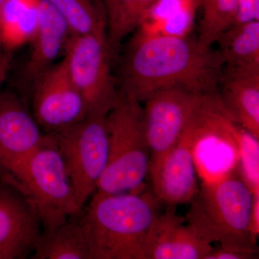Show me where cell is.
Here are the masks:
<instances>
[{
	"label": "cell",
	"mask_w": 259,
	"mask_h": 259,
	"mask_svg": "<svg viewBox=\"0 0 259 259\" xmlns=\"http://www.w3.org/2000/svg\"><path fill=\"white\" fill-rule=\"evenodd\" d=\"M190 203L188 225L206 241L256 248L248 231L253 194L238 168L204 184Z\"/></svg>",
	"instance_id": "cell-3"
},
{
	"label": "cell",
	"mask_w": 259,
	"mask_h": 259,
	"mask_svg": "<svg viewBox=\"0 0 259 259\" xmlns=\"http://www.w3.org/2000/svg\"><path fill=\"white\" fill-rule=\"evenodd\" d=\"M159 204L143 191L95 192L79 214L91 259H145V240Z\"/></svg>",
	"instance_id": "cell-2"
},
{
	"label": "cell",
	"mask_w": 259,
	"mask_h": 259,
	"mask_svg": "<svg viewBox=\"0 0 259 259\" xmlns=\"http://www.w3.org/2000/svg\"><path fill=\"white\" fill-rule=\"evenodd\" d=\"M236 138L239 156L238 172L252 194H254L259 192V139L238 124Z\"/></svg>",
	"instance_id": "cell-21"
},
{
	"label": "cell",
	"mask_w": 259,
	"mask_h": 259,
	"mask_svg": "<svg viewBox=\"0 0 259 259\" xmlns=\"http://www.w3.org/2000/svg\"><path fill=\"white\" fill-rule=\"evenodd\" d=\"M248 231L250 241L253 244L256 245L257 238L259 235V192L253 194V204L250 212Z\"/></svg>",
	"instance_id": "cell-25"
},
{
	"label": "cell",
	"mask_w": 259,
	"mask_h": 259,
	"mask_svg": "<svg viewBox=\"0 0 259 259\" xmlns=\"http://www.w3.org/2000/svg\"><path fill=\"white\" fill-rule=\"evenodd\" d=\"M46 136L18 96L0 92V180L40 146Z\"/></svg>",
	"instance_id": "cell-12"
},
{
	"label": "cell",
	"mask_w": 259,
	"mask_h": 259,
	"mask_svg": "<svg viewBox=\"0 0 259 259\" xmlns=\"http://www.w3.org/2000/svg\"><path fill=\"white\" fill-rule=\"evenodd\" d=\"M217 106V96L212 94L189 122L177 144L148 171L153 194L160 203L166 206L190 203L198 193L194 151L208 132Z\"/></svg>",
	"instance_id": "cell-8"
},
{
	"label": "cell",
	"mask_w": 259,
	"mask_h": 259,
	"mask_svg": "<svg viewBox=\"0 0 259 259\" xmlns=\"http://www.w3.org/2000/svg\"><path fill=\"white\" fill-rule=\"evenodd\" d=\"M250 21H259V0H238L233 25Z\"/></svg>",
	"instance_id": "cell-24"
},
{
	"label": "cell",
	"mask_w": 259,
	"mask_h": 259,
	"mask_svg": "<svg viewBox=\"0 0 259 259\" xmlns=\"http://www.w3.org/2000/svg\"><path fill=\"white\" fill-rule=\"evenodd\" d=\"M2 182L18 189L31 202L42 230L54 229L79 214L72 185L51 134L23 158Z\"/></svg>",
	"instance_id": "cell-4"
},
{
	"label": "cell",
	"mask_w": 259,
	"mask_h": 259,
	"mask_svg": "<svg viewBox=\"0 0 259 259\" xmlns=\"http://www.w3.org/2000/svg\"><path fill=\"white\" fill-rule=\"evenodd\" d=\"M218 93L229 118L259 139V66L225 67Z\"/></svg>",
	"instance_id": "cell-14"
},
{
	"label": "cell",
	"mask_w": 259,
	"mask_h": 259,
	"mask_svg": "<svg viewBox=\"0 0 259 259\" xmlns=\"http://www.w3.org/2000/svg\"><path fill=\"white\" fill-rule=\"evenodd\" d=\"M106 18L107 42L112 57L121 42L139 28L155 0H102Z\"/></svg>",
	"instance_id": "cell-18"
},
{
	"label": "cell",
	"mask_w": 259,
	"mask_h": 259,
	"mask_svg": "<svg viewBox=\"0 0 259 259\" xmlns=\"http://www.w3.org/2000/svg\"><path fill=\"white\" fill-rule=\"evenodd\" d=\"M216 42L225 67L259 66V21L234 24Z\"/></svg>",
	"instance_id": "cell-17"
},
{
	"label": "cell",
	"mask_w": 259,
	"mask_h": 259,
	"mask_svg": "<svg viewBox=\"0 0 259 259\" xmlns=\"http://www.w3.org/2000/svg\"><path fill=\"white\" fill-rule=\"evenodd\" d=\"M0 46H1V45H0Z\"/></svg>",
	"instance_id": "cell-28"
},
{
	"label": "cell",
	"mask_w": 259,
	"mask_h": 259,
	"mask_svg": "<svg viewBox=\"0 0 259 259\" xmlns=\"http://www.w3.org/2000/svg\"><path fill=\"white\" fill-rule=\"evenodd\" d=\"M69 35V27L60 13L49 0H41L36 31L30 42L31 51L23 71L27 84L33 85L54 64Z\"/></svg>",
	"instance_id": "cell-15"
},
{
	"label": "cell",
	"mask_w": 259,
	"mask_h": 259,
	"mask_svg": "<svg viewBox=\"0 0 259 259\" xmlns=\"http://www.w3.org/2000/svg\"><path fill=\"white\" fill-rule=\"evenodd\" d=\"M42 231L31 202L18 189L0 181V259L31 257Z\"/></svg>",
	"instance_id": "cell-11"
},
{
	"label": "cell",
	"mask_w": 259,
	"mask_h": 259,
	"mask_svg": "<svg viewBox=\"0 0 259 259\" xmlns=\"http://www.w3.org/2000/svg\"><path fill=\"white\" fill-rule=\"evenodd\" d=\"M13 56L10 51L0 48V86L4 82L11 67Z\"/></svg>",
	"instance_id": "cell-26"
},
{
	"label": "cell",
	"mask_w": 259,
	"mask_h": 259,
	"mask_svg": "<svg viewBox=\"0 0 259 259\" xmlns=\"http://www.w3.org/2000/svg\"><path fill=\"white\" fill-rule=\"evenodd\" d=\"M49 1L64 19L70 35H86L106 28L105 8L95 0Z\"/></svg>",
	"instance_id": "cell-19"
},
{
	"label": "cell",
	"mask_w": 259,
	"mask_h": 259,
	"mask_svg": "<svg viewBox=\"0 0 259 259\" xmlns=\"http://www.w3.org/2000/svg\"><path fill=\"white\" fill-rule=\"evenodd\" d=\"M176 207L166 206V212L153 221L145 240V259H204L212 249L211 243L184 224Z\"/></svg>",
	"instance_id": "cell-13"
},
{
	"label": "cell",
	"mask_w": 259,
	"mask_h": 259,
	"mask_svg": "<svg viewBox=\"0 0 259 259\" xmlns=\"http://www.w3.org/2000/svg\"><path fill=\"white\" fill-rule=\"evenodd\" d=\"M238 0H200L202 19L197 44L210 50L223 32L234 22Z\"/></svg>",
	"instance_id": "cell-20"
},
{
	"label": "cell",
	"mask_w": 259,
	"mask_h": 259,
	"mask_svg": "<svg viewBox=\"0 0 259 259\" xmlns=\"http://www.w3.org/2000/svg\"><path fill=\"white\" fill-rule=\"evenodd\" d=\"M79 214L71 216L54 229L42 230L31 258L91 259Z\"/></svg>",
	"instance_id": "cell-16"
},
{
	"label": "cell",
	"mask_w": 259,
	"mask_h": 259,
	"mask_svg": "<svg viewBox=\"0 0 259 259\" xmlns=\"http://www.w3.org/2000/svg\"><path fill=\"white\" fill-rule=\"evenodd\" d=\"M32 86L33 117L45 134L59 132L89 115L64 58L47 70Z\"/></svg>",
	"instance_id": "cell-10"
},
{
	"label": "cell",
	"mask_w": 259,
	"mask_h": 259,
	"mask_svg": "<svg viewBox=\"0 0 259 259\" xmlns=\"http://www.w3.org/2000/svg\"><path fill=\"white\" fill-rule=\"evenodd\" d=\"M223 66L217 51L203 50L189 37L136 34L122 64L119 93L140 103L166 88L218 93Z\"/></svg>",
	"instance_id": "cell-1"
},
{
	"label": "cell",
	"mask_w": 259,
	"mask_h": 259,
	"mask_svg": "<svg viewBox=\"0 0 259 259\" xmlns=\"http://www.w3.org/2000/svg\"><path fill=\"white\" fill-rule=\"evenodd\" d=\"M5 2V0H0V8H1L2 5H3V3H4Z\"/></svg>",
	"instance_id": "cell-27"
},
{
	"label": "cell",
	"mask_w": 259,
	"mask_h": 259,
	"mask_svg": "<svg viewBox=\"0 0 259 259\" xmlns=\"http://www.w3.org/2000/svg\"><path fill=\"white\" fill-rule=\"evenodd\" d=\"M41 0H5L0 8V32L9 28L30 10L37 9Z\"/></svg>",
	"instance_id": "cell-22"
},
{
	"label": "cell",
	"mask_w": 259,
	"mask_h": 259,
	"mask_svg": "<svg viewBox=\"0 0 259 259\" xmlns=\"http://www.w3.org/2000/svg\"><path fill=\"white\" fill-rule=\"evenodd\" d=\"M258 248L221 245L207 253L204 259H254L258 258Z\"/></svg>",
	"instance_id": "cell-23"
},
{
	"label": "cell",
	"mask_w": 259,
	"mask_h": 259,
	"mask_svg": "<svg viewBox=\"0 0 259 259\" xmlns=\"http://www.w3.org/2000/svg\"><path fill=\"white\" fill-rule=\"evenodd\" d=\"M64 51L70 76L82 95L89 115H107L120 95L112 74L106 28L70 35Z\"/></svg>",
	"instance_id": "cell-7"
},
{
	"label": "cell",
	"mask_w": 259,
	"mask_h": 259,
	"mask_svg": "<svg viewBox=\"0 0 259 259\" xmlns=\"http://www.w3.org/2000/svg\"><path fill=\"white\" fill-rule=\"evenodd\" d=\"M120 95L107 115L108 156L96 192H141L150 164L141 103Z\"/></svg>",
	"instance_id": "cell-5"
},
{
	"label": "cell",
	"mask_w": 259,
	"mask_h": 259,
	"mask_svg": "<svg viewBox=\"0 0 259 259\" xmlns=\"http://www.w3.org/2000/svg\"><path fill=\"white\" fill-rule=\"evenodd\" d=\"M212 94L174 88L158 90L146 97L142 107L150 148L148 171L177 144L189 122Z\"/></svg>",
	"instance_id": "cell-9"
},
{
	"label": "cell",
	"mask_w": 259,
	"mask_h": 259,
	"mask_svg": "<svg viewBox=\"0 0 259 259\" xmlns=\"http://www.w3.org/2000/svg\"><path fill=\"white\" fill-rule=\"evenodd\" d=\"M50 134L64 161L81 211L96 192L106 167L107 115H88L71 127Z\"/></svg>",
	"instance_id": "cell-6"
}]
</instances>
